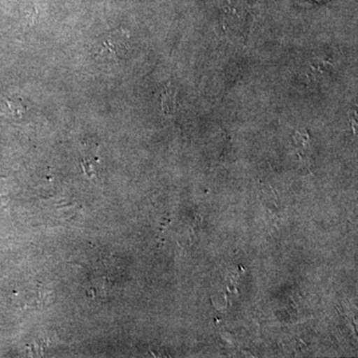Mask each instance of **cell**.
<instances>
[{
	"mask_svg": "<svg viewBox=\"0 0 358 358\" xmlns=\"http://www.w3.org/2000/svg\"><path fill=\"white\" fill-rule=\"evenodd\" d=\"M128 33L119 31L110 32L103 35L96 43V57L103 61H115L122 58L128 50Z\"/></svg>",
	"mask_w": 358,
	"mask_h": 358,
	"instance_id": "obj_1",
	"label": "cell"
},
{
	"mask_svg": "<svg viewBox=\"0 0 358 358\" xmlns=\"http://www.w3.org/2000/svg\"><path fill=\"white\" fill-rule=\"evenodd\" d=\"M25 112V107L18 103V101L6 100L0 103V113L7 117H20Z\"/></svg>",
	"mask_w": 358,
	"mask_h": 358,
	"instance_id": "obj_2",
	"label": "cell"
}]
</instances>
